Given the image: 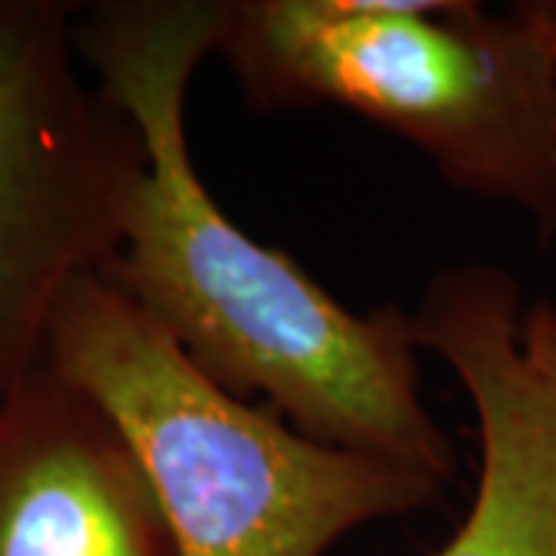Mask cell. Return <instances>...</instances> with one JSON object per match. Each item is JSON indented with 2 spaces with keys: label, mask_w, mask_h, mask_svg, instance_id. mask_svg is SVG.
Masks as SVG:
<instances>
[{
  "label": "cell",
  "mask_w": 556,
  "mask_h": 556,
  "mask_svg": "<svg viewBox=\"0 0 556 556\" xmlns=\"http://www.w3.org/2000/svg\"><path fill=\"white\" fill-rule=\"evenodd\" d=\"M522 346L526 356L556 383V306L538 303L522 313Z\"/></svg>",
  "instance_id": "7"
},
{
  "label": "cell",
  "mask_w": 556,
  "mask_h": 556,
  "mask_svg": "<svg viewBox=\"0 0 556 556\" xmlns=\"http://www.w3.org/2000/svg\"><path fill=\"white\" fill-rule=\"evenodd\" d=\"M43 365L115 420L179 556H328L368 522L427 510L445 485L236 396L102 273L62 298Z\"/></svg>",
  "instance_id": "3"
},
{
  "label": "cell",
  "mask_w": 556,
  "mask_h": 556,
  "mask_svg": "<svg viewBox=\"0 0 556 556\" xmlns=\"http://www.w3.org/2000/svg\"><path fill=\"white\" fill-rule=\"evenodd\" d=\"M412 325L417 346L457 375L479 427L473 507L433 556H556V383L526 356L517 281L489 263L452 266Z\"/></svg>",
  "instance_id": "5"
},
{
  "label": "cell",
  "mask_w": 556,
  "mask_h": 556,
  "mask_svg": "<svg viewBox=\"0 0 556 556\" xmlns=\"http://www.w3.org/2000/svg\"><path fill=\"white\" fill-rule=\"evenodd\" d=\"M223 16L226 0H109L78 20L80 60L146 155L102 276L236 396L260 393L306 437L452 482L455 445L420 396L412 313H353L236 226L195 170L186 97Z\"/></svg>",
  "instance_id": "1"
},
{
  "label": "cell",
  "mask_w": 556,
  "mask_h": 556,
  "mask_svg": "<svg viewBox=\"0 0 556 556\" xmlns=\"http://www.w3.org/2000/svg\"><path fill=\"white\" fill-rule=\"evenodd\" d=\"M78 62L68 3L0 0V402L43 365L62 298L112 263L146 161Z\"/></svg>",
  "instance_id": "4"
},
{
  "label": "cell",
  "mask_w": 556,
  "mask_h": 556,
  "mask_svg": "<svg viewBox=\"0 0 556 556\" xmlns=\"http://www.w3.org/2000/svg\"><path fill=\"white\" fill-rule=\"evenodd\" d=\"M0 556H179L130 442L47 365L0 402Z\"/></svg>",
  "instance_id": "6"
},
{
  "label": "cell",
  "mask_w": 556,
  "mask_h": 556,
  "mask_svg": "<svg viewBox=\"0 0 556 556\" xmlns=\"http://www.w3.org/2000/svg\"><path fill=\"white\" fill-rule=\"evenodd\" d=\"M217 53L266 105H340L556 239V0H226Z\"/></svg>",
  "instance_id": "2"
}]
</instances>
